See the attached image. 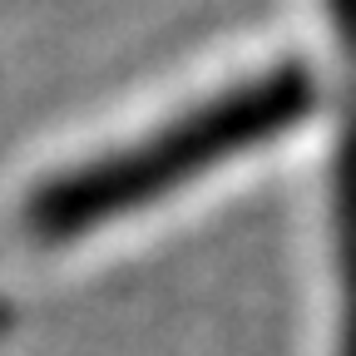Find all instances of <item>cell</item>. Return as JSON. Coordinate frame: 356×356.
Returning a JSON list of instances; mask_svg holds the SVG:
<instances>
[{
  "label": "cell",
  "mask_w": 356,
  "mask_h": 356,
  "mask_svg": "<svg viewBox=\"0 0 356 356\" xmlns=\"http://www.w3.org/2000/svg\"><path fill=\"white\" fill-rule=\"evenodd\" d=\"M332 6V20L341 30V44H346V55H356V0H327Z\"/></svg>",
  "instance_id": "3957f363"
},
{
  "label": "cell",
  "mask_w": 356,
  "mask_h": 356,
  "mask_svg": "<svg viewBox=\"0 0 356 356\" xmlns=\"http://www.w3.org/2000/svg\"><path fill=\"white\" fill-rule=\"evenodd\" d=\"M337 267H341V356H356V109L337 154Z\"/></svg>",
  "instance_id": "7a4b0ae2"
},
{
  "label": "cell",
  "mask_w": 356,
  "mask_h": 356,
  "mask_svg": "<svg viewBox=\"0 0 356 356\" xmlns=\"http://www.w3.org/2000/svg\"><path fill=\"white\" fill-rule=\"evenodd\" d=\"M312 109V79L297 65H282L273 74H262L248 89H233L184 124L163 129L159 139H144L139 149L114 154L95 168H79L60 184L40 188L30 203V233L44 243L74 238L84 228H95L104 218H124L134 208L154 203L173 184L213 168L218 159H228L248 144H262L267 134L292 129Z\"/></svg>",
  "instance_id": "6da1fadb"
},
{
  "label": "cell",
  "mask_w": 356,
  "mask_h": 356,
  "mask_svg": "<svg viewBox=\"0 0 356 356\" xmlns=\"http://www.w3.org/2000/svg\"><path fill=\"white\" fill-rule=\"evenodd\" d=\"M6 322H10V312H6V307H0V332H6Z\"/></svg>",
  "instance_id": "277c9868"
}]
</instances>
